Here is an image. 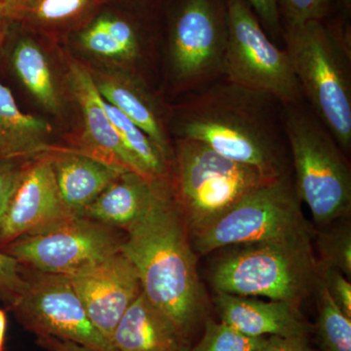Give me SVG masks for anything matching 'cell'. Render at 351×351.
<instances>
[{
    "instance_id": "obj_25",
    "label": "cell",
    "mask_w": 351,
    "mask_h": 351,
    "mask_svg": "<svg viewBox=\"0 0 351 351\" xmlns=\"http://www.w3.org/2000/svg\"><path fill=\"white\" fill-rule=\"evenodd\" d=\"M318 265L332 267L351 276V228L348 218L341 219V223L332 228H321L317 232Z\"/></svg>"
},
{
    "instance_id": "obj_17",
    "label": "cell",
    "mask_w": 351,
    "mask_h": 351,
    "mask_svg": "<svg viewBox=\"0 0 351 351\" xmlns=\"http://www.w3.org/2000/svg\"><path fill=\"white\" fill-rule=\"evenodd\" d=\"M113 351H181L189 346L172 321L141 292L115 327Z\"/></svg>"
},
{
    "instance_id": "obj_3",
    "label": "cell",
    "mask_w": 351,
    "mask_h": 351,
    "mask_svg": "<svg viewBox=\"0 0 351 351\" xmlns=\"http://www.w3.org/2000/svg\"><path fill=\"white\" fill-rule=\"evenodd\" d=\"M210 269L216 293L263 297L300 308L314 293L319 265L313 237L235 245Z\"/></svg>"
},
{
    "instance_id": "obj_7",
    "label": "cell",
    "mask_w": 351,
    "mask_h": 351,
    "mask_svg": "<svg viewBox=\"0 0 351 351\" xmlns=\"http://www.w3.org/2000/svg\"><path fill=\"white\" fill-rule=\"evenodd\" d=\"M301 200L289 176L265 182L191 239L196 254L207 255L235 245L313 237Z\"/></svg>"
},
{
    "instance_id": "obj_6",
    "label": "cell",
    "mask_w": 351,
    "mask_h": 351,
    "mask_svg": "<svg viewBox=\"0 0 351 351\" xmlns=\"http://www.w3.org/2000/svg\"><path fill=\"white\" fill-rule=\"evenodd\" d=\"M298 197L311 210L315 225L325 228L348 218L351 209V173L346 154L313 112L283 106Z\"/></svg>"
},
{
    "instance_id": "obj_8",
    "label": "cell",
    "mask_w": 351,
    "mask_h": 351,
    "mask_svg": "<svg viewBox=\"0 0 351 351\" xmlns=\"http://www.w3.org/2000/svg\"><path fill=\"white\" fill-rule=\"evenodd\" d=\"M226 48L223 75L237 86L269 95L282 106L298 105L302 90L287 52L267 38L245 0H225Z\"/></svg>"
},
{
    "instance_id": "obj_27",
    "label": "cell",
    "mask_w": 351,
    "mask_h": 351,
    "mask_svg": "<svg viewBox=\"0 0 351 351\" xmlns=\"http://www.w3.org/2000/svg\"><path fill=\"white\" fill-rule=\"evenodd\" d=\"M80 43L84 49L97 56L129 62L121 46L113 38L104 22L101 15L95 18L83 27L80 34Z\"/></svg>"
},
{
    "instance_id": "obj_20",
    "label": "cell",
    "mask_w": 351,
    "mask_h": 351,
    "mask_svg": "<svg viewBox=\"0 0 351 351\" xmlns=\"http://www.w3.org/2000/svg\"><path fill=\"white\" fill-rule=\"evenodd\" d=\"M95 82L101 98L119 108L140 127L156 145L164 160L170 165L173 147L168 140L156 104L145 88L129 76L103 77L98 80L95 78Z\"/></svg>"
},
{
    "instance_id": "obj_19",
    "label": "cell",
    "mask_w": 351,
    "mask_h": 351,
    "mask_svg": "<svg viewBox=\"0 0 351 351\" xmlns=\"http://www.w3.org/2000/svg\"><path fill=\"white\" fill-rule=\"evenodd\" d=\"M51 134L49 122L23 112L11 90L0 82V157L27 160L50 154Z\"/></svg>"
},
{
    "instance_id": "obj_35",
    "label": "cell",
    "mask_w": 351,
    "mask_h": 351,
    "mask_svg": "<svg viewBox=\"0 0 351 351\" xmlns=\"http://www.w3.org/2000/svg\"><path fill=\"white\" fill-rule=\"evenodd\" d=\"M7 328V317L3 309L0 308V351H4Z\"/></svg>"
},
{
    "instance_id": "obj_33",
    "label": "cell",
    "mask_w": 351,
    "mask_h": 351,
    "mask_svg": "<svg viewBox=\"0 0 351 351\" xmlns=\"http://www.w3.org/2000/svg\"><path fill=\"white\" fill-rule=\"evenodd\" d=\"M257 351H314L307 341V337H267Z\"/></svg>"
},
{
    "instance_id": "obj_31",
    "label": "cell",
    "mask_w": 351,
    "mask_h": 351,
    "mask_svg": "<svg viewBox=\"0 0 351 351\" xmlns=\"http://www.w3.org/2000/svg\"><path fill=\"white\" fill-rule=\"evenodd\" d=\"M24 163L21 159L0 157V216Z\"/></svg>"
},
{
    "instance_id": "obj_9",
    "label": "cell",
    "mask_w": 351,
    "mask_h": 351,
    "mask_svg": "<svg viewBox=\"0 0 351 351\" xmlns=\"http://www.w3.org/2000/svg\"><path fill=\"white\" fill-rule=\"evenodd\" d=\"M122 241L112 228L73 216L45 232L21 237L1 250L22 267L71 276L119 252Z\"/></svg>"
},
{
    "instance_id": "obj_14",
    "label": "cell",
    "mask_w": 351,
    "mask_h": 351,
    "mask_svg": "<svg viewBox=\"0 0 351 351\" xmlns=\"http://www.w3.org/2000/svg\"><path fill=\"white\" fill-rule=\"evenodd\" d=\"M68 75L69 87L82 108L84 122L82 138L87 149L84 154L151 180L137 159L127 149L108 119L94 76L86 66L75 60H69Z\"/></svg>"
},
{
    "instance_id": "obj_2",
    "label": "cell",
    "mask_w": 351,
    "mask_h": 351,
    "mask_svg": "<svg viewBox=\"0 0 351 351\" xmlns=\"http://www.w3.org/2000/svg\"><path fill=\"white\" fill-rule=\"evenodd\" d=\"M269 95L226 82L182 108L176 124L178 138L197 141L219 156L255 168L267 181L288 175L280 126Z\"/></svg>"
},
{
    "instance_id": "obj_28",
    "label": "cell",
    "mask_w": 351,
    "mask_h": 351,
    "mask_svg": "<svg viewBox=\"0 0 351 351\" xmlns=\"http://www.w3.org/2000/svg\"><path fill=\"white\" fill-rule=\"evenodd\" d=\"M27 278L22 265L12 256L0 250V301L12 307L24 293Z\"/></svg>"
},
{
    "instance_id": "obj_26",
    "label": "cell",
    "mask_w": 351,
    "mask_h": 351,
    "mask_svg": "<svg viewBox=\"0 0 351 351\" xmlns=\"http://www.w3.org/2000/svg\"><path fill=\"white\" fill-rule=\"evenodd\" d=\"M204 331L191 351H257L267 337L247 336L223 322L205 321Z\"/></svg>"
},
{
    "instance_id": "obj_5",
    "label": "cell",
    "mask_w": 351,
    "mask_h": 351,
    "mask_svg": "<svg viewBox=\"0 0 351 351\" xmlns=\"http://www.w3.org/2000/svg\"><path fill=\"white\" fill-rule=\"evenodd\" d=\"M169 182L193 239L242 198L270 181L255 168L219 156L203 143L178 138L169 165Z\"/></svg>"
},
{
    "instance_id": "obj_24",
    "label": "cell",
    "mask_w": 351,
    "mask_h": 351,
    "mask_svg": "<svg viewBox=\"0 0 351 351\" xmlns=\"http://www.w3.org/2000/svg\"><path fill=\"white\" fill-rule=\"evenodd\" d=\"M314 293L317 301L316 324L323 351H351V318L337 306L319 276Z\"/></svg>"
},
{
    "instance_id": "obj_39",
    "label": "cell",
    "mask_w": 351,
    "mask_h": 351,
    "mask_svg": "<svg viewBox=\"0 0 351 351\" xmlns=\"http://www.w3.org/2000/svg\"><path fill=\"white\" fill-rule=\"evenodd\" d=\"M12 1V0H0V2H3V3H5V2Z\"/></svg>"
},
{
    "instance_id": "obj_11",
    "label": "cell",
    "mask_w": 351,
    "mask_h": 351,
    "mask_svg": "<svg viewBox=\"0 0 351 351\" xmlns=\"http://www.w3.org/2000/svg\"><path fill=\"white\" fill-rule=\"evenodd\" d=\"M25 278L24 293L11 307L25 327L39 337L73 341L94 351H113L90 320L68 276L36 271Z\"/></svg>"
},
{
    "instance_id": "obj_18",
    "label": "cell",
    "mask_w": 351,
    "mask_h": 351,
    "mask_svg": "<svg viewBox=\"0 0 351 351\" xmlns=\"http://www.w3.org/2000/svg\"><path fill=\"white\" fill-rule=\"evenodd\" d=\"M156 181L126 171L104 189L82 216L126 232L145 216L151 206Z\"/></svg>"
},
{
    "instance_id": "obj_4",
    "label": "cell",
    "mask_w": 351,
    "mask_h": 351,
    "mask_svg": "<svg viewBox=\"0 0 351 351\" xmlns=\"http://www.w3.org/2000/svg\"><path fill=\"white\" fill-rule=\"evenodd\" d=\"M284 38L302 95L315 117L348 154L351 149L350 51L322 21L286 27Z\"/></svg>"
},
{
    "instance_id": "obj_12",
    "label": "cell",
    "mask_w": 351,
    "mask_h": 351,
    "mask_svg": "<svg viewBox=\"0 0 351 351\" xmlns=\"http://www.w3.org/2000/svg\"><path fill=\"white\" fill-rule=\"evenodd\" d=\"M73 216L60 195L49 154L25 161L0 216V250Z\"/></svg>"
},
{
    "instance_id": "obj_10",
    "label": "cell",
    "mask_w": 351,
    "mask_h": 351,
    "mask_svg": "<svg viewBox=\"0 0 351 351\" xmlns=\"http://www.w3.org/2000/svg\"><path fill=\"white\" fill-rule=\"evenodd\" d=\"M226 15L225 0H182L173 20L170 62L182 86H200L223 75Z\"/></svg>"
},
{
    "instance_id": "obj_22",
    "label": "cell",
    "mask_w": 351,
    "mask_h": 351,
    "mask_svg": "<svg viewBox=\"0 0 351 351\" xmlns=\"http://www.w3.org/2000/svg\"><path fill=\"white\" fill-rule=\"evenodd\" d=\"M14 71L29 93L48 112H61L62 101L47 58L36 41L22 38L14 46Z\"/></svg>"
},
{
    "instance_id": "obj_37",
    "label": "cell",
    "mask_w": 351,
    "mask_h": 351,
    "mask_svg": "<svg viewBox=\"0 0 351 351\" xmlns=\"http://www.w3.org/2000/svg\"><path fill=\"white\" fill-rule=\"evenodd\" d=\"M341 1H343V3L346 4V6H348V7L350 6L351 0H341Z\"/></svg>"
},
{
    "instance_id": "obj_30",
    "label": "cell",
    "mask_w": 351,
    "mask_h": 351,
    "mask_svg": "<svg viewBox=\"0 0 351 351\" xmlns=\"http://www.w3.org/2000/svg\"><path fill=\"white\" fill-rule=\"evenodd\" d=\"M319 276L337 306L351 318V284L338 269L319 267Z\"/></svg>"
},
{
    "instance_id": "obj_15",
    "label": "cell",
    "mask_w": 351,
    "mask_h": 351,
    "mask_svg": "<svg viewBox=\"0 0 351 351\" xmlns=\"http://www.w3.org/2000/svg\"><path fill=\"white\" fill-rule=\"evenodd\" d=\"M221 322L247 336L307 337L313 327L287 302L216 293Z\"/></svg>"
},
{
    "instance_id": "obj_32",
    "label": "cell",
    "mask_w": 351,
    "mask_h": 351,
    "mask_svg": "<svg viewBox=\"0 0 351 351\" xmlns=\"http://www.w3.org/2000/svg\"><path fill=\"white\" fill-rule=\"evenodd\" d=\"M255 10L258 19L262 21L267 29L276 34L280 31L279 0H245Z\"/></svg>"
},
{
    "instance_id": "obj_21",
    "label": "cell",
    "mask_w": 351,
    "mask_h": 351,
    "mask_svg": "<svg viewBox=\"0 0 351 351\" xmlns=\"http://www.w3.org/2000/svg\"><path fill=\"white\" fill-rule=\"evenodd\" d=\"M101 0H12L5 2L7 19L45 29L69 27L91 15Z\"/></svg>"
},
{
    "instance_id": "obj_36",
    "label": "cell",
    "mask_w": 351,
    "mask_h": 351,
    "mask_svg": "<svg viewBox=\"0 0 351 351\" xmlns=\"http://www.w3.org/2000/svg\"><path fill=\"white\" fill-rule=\"evenodd\" d=\"M6 20L5 5H4L3 2H0V47H1L2 43H3Z\"/></svg>"
},
{
    "instance_id": "obj_1",
    "label": "cell",
    "mask_w": 351,
    "mask_h": 351,
    "mask_svg": "<svg viewBox=\"0 0 351 351\" xmlns=\"http://www.w3.org/2000/svg\"><path fill=\"white\" fill-rule=\"evenodd\" d=\"M126 232L120 251L137 270L142 292L188 341L204 325L209 304L169 178L157 180L151 206Z\"/></svg>"
},
{
    "instance_id": "obj_13",
    "label": "cell",
    "mask_w": 351,
    "mask_h": 351,
    "mask_svg": "<svg viewBox=\"0 0 351 351\" xmlns=\"http://www.w3.org/2000/svg\"><path fill=\"white\" fill-rule=\"evenodd\" d=\"M68 277L90 320L110 343L115 327L142 292L133 263L119 251Z\"/></svg>"
},
{
    "instance_id": "obj_29",
    "label": "cell",
    "mask_w": 351,
    "mask_h": 351,
    "mask_svg": "<svg viewBox=\"0 0 351 351\" xmlns=\"http://www.w3.org/2000/svg\"><path fill=\"white\" fill-rule=\"evenodd\" d=\"M331 0H279V13L286 27H297L311 21H322L329 12Z\"/></svg>"
},
{
    "instance_id": "obj_38",
    "label": "cell",
    "mask_w": 351,
    "mask_h": 351,
    "mask_svg": "<svg viewBox=\"0 0 351 351\" xmlns=\"http://www.w3.org/2000/svg\"><path fill=\"white\" fill-rule=\"evenodd\" d=\"M181 351H191V348H189V346H186V348H184V350H182Z\"/></svg>"
},
{
    "instance_id": "obj_16",
    "label": "cell",
    "mask_w": 351,
    "mask_h": 351,
    "mask_svg": "<svg viewBox=\"0 0 351 351\" xmlns=\"http://www.w3.org/2000/svg\"><path fill=\"white\" fill-rule=\"evenodd\" d=\"M53 169L64 205L73 215L84 210L126 169L84 152H58Z\"/></svg>"
},
{
    "instance_id": "obj_34",
    "label": "cell",
    "mask_w": 351,
    "mask_h": 351,
    "mask_svg": "<svg viewBox=\"0 0 351 351\" xmlns=\"http://www.w3.org/2000/svg\"><path fill=\"white\" fill-rule=\"evenodd\" d=\"M40 343L53 351H94L73 341H64L53 337H39Z\"/></svg>"
},
{
    "instance_id": "obj_23",
    "label": "cell",
    "mask_w": 351,
    "mask_h": 351,
    "mask_svg": "<svg viewBox=\"0 0 351 351\" xmlns=\"http://www.w3.org/2000/svg\"><path fill=\"white\" fill-rule=\"evenodd\" d=\"M101 104L122 142L144 168L149 179L160 180L169 177V165L164 160L162 154L151 138L119 108L103 98Z\"/></svg>"
}]
</instances>
